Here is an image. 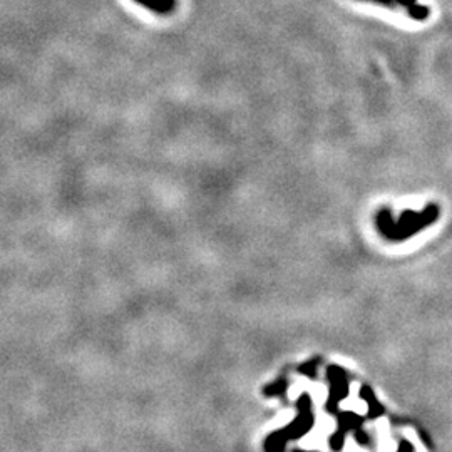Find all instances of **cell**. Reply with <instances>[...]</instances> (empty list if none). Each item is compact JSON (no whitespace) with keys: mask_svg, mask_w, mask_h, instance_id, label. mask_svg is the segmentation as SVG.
Masks as SVG:
<instances>
[{"mask_svg":"<svg viewBox=\"0 0 452 452\" xmlns=\"http://www.w3.org/2000/svg\"><path fill=\"white\" fill-rule=\"evenodd\" d=\"M134 2L159 15L171 14L176 7V0H134Z\"/></svg>","mask_w":452,"mask_h":452,"instance_id":"cell-2","label":"cell"},{"mask_svg":"<svg viewBox=\"0 0 452 452\" xmlns=\"http://www.w3.org/2000/svg\"><path fill=\"white\" fill-rule=\"evenodd\" d=\"M437 216V204H429L422 211H404L397 221L393 220L391 209H382L377 215V228L389 240L400 241L424 229L425 226L432 225Z\"/></svg>","mask_w":452,"mask_h":452,"instance_id":"cell-1","label":"cell"},{"mask_svg":"<svg viewBox=\"0 0 452 452\" xmlns=\"http://www.w3.org/2000/svg\"><path fill=\"white\" fill-rule=\"evenodd\" d=\"M368 2L380 3V6H385V7H393V6H397L396 0H368Z\"/></svg>","mask_w":452,"mask_h":452,"instance_id":"cell-4","label":"cell"},{"mask_svg":"<svg viewBox=\"0 0 452 452\" xmlns=\"http://www.w3.org/2000/svg\"><path fill=\"white\" fill-rule=\"evenodd\" d=\"M396 3L404 7L407 14L416 20H425L429 17V7L419 3V0H396Z\"/></svg>","mask_w":452,"mask_h":452,"instance_id":"cell-3","label":"cell"}]
</instances>
